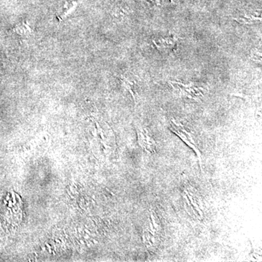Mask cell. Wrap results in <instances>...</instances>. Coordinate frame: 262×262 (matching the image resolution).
Segmentation results:
<instances>
[{"instance_id":"ba28073f","label":"cell","mask_w":262,"mask_h":262,"mask_svg":"<svg viewBox=\"0 0 262 262\" xmlns=\"http://www.w3.org/2000/svg\"><path fill=\"white\" fill-rule=\"evenodd\" d=\"M76 6H77L76 3H75V4H74L73 6H72L69 7V8H67V11H63V14H62L61 16L58 17V20H59V21H61L62 20H63V18H65L66 17L68 16V15H70V13H71L72 12L74 11V9H75V7H76Z\"/></svg>"},{"instance_id":"4fadbf2b","label":"cell","mask_w":262,"mask_h":262,"mask_svg":"<svg viewBox=\"0 0 262 262\" xmlns=\"http://www.w3.org/2000/svg\"><path fill=\"white\" fill-rule=\"evenodd\" d=\"M82 201H81V202L80 203V207L82 208V210H83V211H86V210H85V208H83L82 207Z\"/></svg>"},{"instance_id":"7a4b0ae2","label":"cell","mask_w":262,"mask_h":262,"mask_svg":"<svg viewBox=\"0 0 262 262\" xmlns=\"http://www.w3.org/2000/svg\"><path fill=\"white\" fill-rule=\"evenodd\" d=\"M171 85L174 89L179 92L184 96L191 99H199L203 96L202 87L196 86L195 84H184L179 82H171Z\"/></svg>"},{"instance_id":"6da1fadb","label":"cell","mask_w":262,"mask_h":262,"mask_svg":"<svg viewBox=\"0 0 262 262\" xmlns=\"http://www.w3.org/2000/svg\"><path fill=\"white\" fill-rule=\"evenodd\" d=\"M170 128H171V130H172L175 134H176L178 137H179L181 140L184 141L189 147H190L191 149L196 152L198 159H199L200 165L201 166V169H202V157H201V153L200 152L198 148L196 147L195 143H194V140H193L191 134L184 128V126L179 123V122H176L174 120L171 121V127H170Z\"/></svg>"},{"instance_id":"9c48e42d","label":"cell","mask_w":262,"mask_h":262,"mask_svg":"<svg viewBox=\"0 0 262 262\" xmlns=\"http://www.w3.org/2000/svg\"><path fill=\"white\" fill-rule=\"evenodd\" d=\"M252 56H253V59L254 60H260V62H261V52L258 51V50H255V51H253V54H252Z\"/></svg>"},{"instance_id":"5bb4252c","label":"cell","mask_w":262,"mask_h":262,"mask_svg":"<svg viewBox=\"0 0 262 262\" xmlns=\"http://www.w3.org/2000/svg\"><path fill=\"white\" fill-rule=\"evenodd\" d=\"M13 201H14V203H16V199H15V195L13 194Z\"/></svg>"},{"instance_id":"3957f363","label":"cell","mask_w":262,"mask_h":262,"mask_svg":"<svg viewBox=\"0 0 262 262\" xmlns=\"http://www.w3.org/2000/svg\"><path fill=\"white\" fill-rule=\"evenodd\" d=\"M153 43L162 53H173L178 46L177 39L174 36L155 39L153 40Z\"/></svg>"},{"instance_id":"52a82bcc","label":"cell","mask_w":262,"mask_h":262,"mask_svg":"<svg viewBox=\"0 0 262 262\" xmlns=\"http://www.w3.org/2000/svg\"><path fill=\"white\" fill-rule=\"evenodd\" d=\"M121 81H122V84H123L124 86L127 88V90L130 92L131 95H132L133 98H134V102H137V98H136V93L133 90V84L132 82H130V80L127 78V77H125L123 76L120 77Z\"/></svg>"},{"instance_id":"7c38bea8","label":"cell","mask_w":262,"mask_h":262,"mask_svg":"<svg viewBox=\"0 0 262 262\" xmlns=\"http://www.w3.org/2000/svg\"><path fill=\"white\" fill-rule=\"evenodd\" d=\"M45 245H46V246L48 247V249H49L50 253H52L51 247H50V246H49L48 243H46Z\"/></svg>"},{"instance_id":"5b68a950","label":"cell","mask_w":262,"mask_h":262,"mask_svg":"<svg viewBox=\"0 0 262 262\" xmlns=\"http://www.w3.org/2000/svg\"><path fill=\"white\" fill-rule=\"evenodd\" d=\"M234 19L242 24H253L255 23H261V16H256L254 15L248 14V13H245L243 16L237 17Z\"/></svg>"},{"instance_id":"277c9868","label":"cell","mask_w":262,"mask_h":262,"mask_svg":"<svg viewBox=\"0 0 262 262\" xmlns=\"http://www.w3.org/2000/svg\"><path fill=\"white\" fill-rule=\"evenodd\" d=\"M138 142L140 147L147 152H155L156 144L149 136L147 129L139 127L137 128Z\"/></svg>"},{"instance_id":"8fae6325","label":"cell","mask_w":262,"mask_h":262,"mask_svg":"<svg viewBox=\"0 0 262 262\" xmlns=\"http://www.w3.org/2000/svg\"><path fill=\"white\" fill-rule=\"evenodd\" d=\"M85 231L86 232L87 234H89L90 235H92V236H95V234H93V233H90V232H89L88 230L85 229Z\"/></svg>"},{"instance_id":"30bf717a","label":"cell","mask_w":262,"mask_h":262,"mask_svg":"<svg viewBox=\"0 0 262 262\" xmlns=\"http://www.w3.org/2000/svg\"><path fill=\"white\" fill-rule=\"evenodd\" d=\"M67 192H68L69 195L70 196V198H72V199L76 200V198H75V196H72L71 192H70V191L69 190V189H67Z\"/></svg>"},{"instance_id":"8992f818","label":"cell","mask_w":262,"mask_h":262,"mask_svg":"<svg viewBox=\"0 0 262 262\" xmlns=\"http://www.w3.org/2000/svg\"><path fill=\"white\" fill-rule=\"evenodd\" d=\"M13 31L18 34V35H20V36L23 37V38L30 36L33 32L29 24L26 21H23L21 23L18 24V26H16L14 29H13Z\"/></svg>"},{"instance_id":"9a60e30c","label":"cell","mask_w":262,"mask_h":262,"mask_svg":"<svg viewBox=\"0 0 262 262\" xmlns=\"http://www.w3.org/2000/svg\"><path fill=\"white\" fill-rule=\"evenodd\" d=\"M55 241H56L57 243H60V242L58 239H55Z\"/></svg>"}]
</instances>
